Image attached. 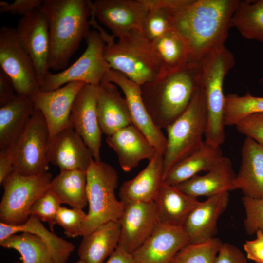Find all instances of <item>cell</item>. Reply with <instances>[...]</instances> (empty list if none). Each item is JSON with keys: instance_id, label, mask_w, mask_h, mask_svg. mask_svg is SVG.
Masks as SVG:
<instances>
[{"instance_id": "cell-5", "label": "cell", "mask_w": 263, "mask_h": 263, "mask_svg": "<svg viewBox=\"0 0 263 263\" xmlns=\"http://www.w3.org/2000/svg\"><path fill=\"white\" fill-rule=\"evenodd\" d=\"M234 64L233 54L225 46L212 52L201 63V85L207 114L205 141L214 146L220 147L225 139L223 83Z\"/></svg>"}, {"instance_id": "cell-11", "label": "cell", "mask_w": 263, "mask_h": 263, "mask_svg": "<svg viewBox=\"0 0 263 263\" xmlns=\"http://www.w3.org/2000/svg\"><path fill=\"white\" fill-rule=\"evenodd\" d=\"M0 66L17 94L32 96L40 90L33 63L20 45L15 28L2 26L0 29Z\"/></svg>"}, {"instance_id": "cell-9", "label": "cell", "mask_w": 263, "mask_h": 263, "mask_svg": "<svg viewBox=\"0 0 263 263\" xmlns=\"http://www.w3.org/2000/svg\"><path fill=\"white\" fill-rule=\"evenodd\" d=\"M86 48L72 65L56 73L48 71L40 90L49 92L68 83L81 81L99 85L111 67L104 57L105 42L97 30H90L85 38Z\"/></svg>"}, {"instance_id": "cell-2", "label": "cell", "mask_w": 263, "mask_h": 263, "mask_svg": "<svg viewBox=\"0 0 263 263\" xmlns=\"http://www.w3.org/2000/svg\"><path fill=\"white\" fill-rule=\"evenodd\" d=\"M201 63H188L140 86L144 104L157 128L166 130L184 112L201 85Z\"/></svg>"}, {"instance_id": "cell-22", "label": "cell", "mask_w": 263, "mask_h": 263, "mask_svg": "<svg viewBox=\"0 0 263 263\" xmlns=\"http://www.w3.org/2000/svg\"><path fill=\"white\" fill-rule=\"evenodd\" d=\"M135 177L123 183L118 196L125 205L154 202L164 182L163 155L157 153Z\"/></svg>"}, {"instance_id": "cell-38", "label": "cell", "mask_w": 263, "mask_h": 263, "mask_svg": "<svg viewBox=\"0 0 263 263\" xmlns=\"http://www.w3.org/2000/svg\"><path fill=\"white\" fill-rule=\"evenodd\" d=\"M61 204L56 196L49 188L33 204L29 211L30 216L35 215L40 221L46 222L53 232Z\"/></svg>"}, {"instance_id": "cell-43", "label": "cell", "mask_w": 263, "mask_h": 263, "mask_svg": "<svg viewBox=\"0 0 263 263\" xmlns=\"http://www.w3.org/2000/svg\"><path fill=\"white\" fill-rule=\"evenodd\" d=\"M247 259L237 247L228 243H223L214 263H247Z\"/></svg>"}, {"instance_id": "cell-24", "label": "cell", "mask_w": 263, "mask_h": 263, "mask_svg": "<svg viewBox=\"0 0 263 263\" xmlns=\"http://www.w3.org/2000/svg\"><path fill=\"white\" fill-rule=\"evenodd\" d=\"M234 187L244 196L263 198V146L249 137L245 138L242 145L241 165Z\"/></svg>"}, {"instance_id": "cell-29", "label": "cell", "mask_w": 263, "mask_h": 263, "mask_svg": "<svg viewBox=\"0 0 263 263\" xmlns=\"http://www.w3.org/2000/svg\"><path fill=\"white\" fill-rule=\"evenodd\" d=\"M223 156L220 147L205 141L200 149L174 165L166 174L164 182L170 185H177L201 171L210 170Z\"/></svg>"}, {"instance_id": "cell-41", "label": "cell", "mask_w": 263, "mask_h": 263, "mask_svg": "<svg viewBox=\"0 0 263 263\" xmlns=\"http://www.w3.org/2000/svg\"><path fill=\"white\" fill-rule=\"evenodd\" d=\"M235 127L246 137H249L263 146V113L249 115L239 121Z\"/></svg>"}, {"instance_id": "cell-36", "label": "cell", "mask_w": 263, "mask_h": 263, "mask_svg": "<svg viewBox=\"0 0 263 263\" xmlns=\"http://www.w3.org/2000/svg\"><path fill=\"white\" fill-rule=\"evenodd\" d=\"M223 244L216 237L201 243H189L176 254L173 263H214Z\"/></svg>"}, {"instance_id": "cell-47", "label": "cell", "mask_w": 263, "mask_h": 263, "mask_svg": "<svg viewBox=\"0 0 263 263\" xmlns=\"http://www.w3.org/2000/svg\"><path fill=\"white\" fill-rule=\"evenodd\" d=\"M105 263H136L132 254L118 246Z\"/></svg>"}, {"instance_id": "cell-45", "label": "cell", "mask_w": 263, "mask_h": 263, "mask_svg": "<svg viewBox=\"0 0 263 263\" xmlns=\"http://www.w3.org/2000/svg\"><path fill=\"white\" fill-rule=\"evenodd\" d=\"M243 247L248 259L256 263H263V241L262 240L256 237L253 240L246 241Z\"/></svg>"}, {"instance_id": "cell-16", "label": "cell", "mask_w": 263, "mask_h": 263, "mask_svg": "<svg viewBox=\"0 0 263 263\" xmlns=\"http://www.w3.org/2000/svg\"><path fill=\"white\" fill-rule=\"evenodd\" d=\"M85 84L81 81L71 82L53 91L39 90L32 96L35 108L41 112L47 123L50 142L61 131L70 127L73 103Z\"/></svg>"}, {"instance_id": "cell-49", "label": "cell", "mask_w": 263, "mask_h": 263, "mask_svg": "<svg viewBox=\"0 0 263 263\" xmlns=\"http://www.w3.org/2000/svg\"><path fill=\"white\" fill-rule=\"evenodd\" d=\"M75 263H84L82 261L79 259L77 262H76Z\"/></svg>"}, {"instance_id": "cell-27", "label": "cell", "mask_w": 263, "mask_h": 263, "mask_svg": "<svg viewBox=\"0 0 263 263\" xmlns=\"http://www.w3.org/2000/svg\"><path fill=\"white\" fill-rule=\"evenodd\" d=\"M199 202L175 186L163 182L154 201L158 223L182 226L192 209Z\"/></svg>"}, {"instance_id": "cell-46", "label": "cell", "mask_w": 263, "mask_h": 263, "mask_svg": "<svg viewBox=\"0 0 263 263\" xmlns=\"http://www.w3.org/2000/svg\"><path fill=\"white\" fill-rule=\"evenodd\" d=\"M14 171L13 160L10 148L0 150V184Z\"/></svg>"}, {"instance_id": "cell-14", "label": "cell", "mask_w": 263, "mask_h": 263, "mask_svg": "<svg viewBox=\"0 0 263 263\" xmlns=\"http://www.w3.org/2000/svg\"><path fill=\"white\" fill-rule=\"evenodd\" d=\"M115 84L123 92L131 114L132 124L139 129L155 148L164 155L167 148V138L162 130L153 123L143 102L140 86L122 74L111 69L102 83Z\"/></svg>"}, {"instance_id": "cell-33", "label": "cell", "mask_w": 263, "mask_h": 263, "mask_svg": "<svg viewBox=\"0 0 263 263\" xmlns=\"http://www.w3.org/2000/svg\"><path fill=\"white\" fill-rule=\"evenodd\" d=\"M0 245L18 251L21 256V263H56L45 242L38 236L29 232L12 234L0 242Z\"/></svg>"}, {"instance_id": "cell-19", "label": "cell", "mask_w": 263, "mask_h": 263, "mask_svg": "<svg viewBox=\"0 0 263 263\" xmlns=\"http://www.w3.org/2000/svg\"><path fill=\"white\" fill-rule=\"evenodd\" d=\"M229 200V192H225L198 202L182 226L190 244L203 243L215 237L218 220L226 209Z\"/></svg>"}, {"instance_id": "cell-28", "label": "cell", "mask_w": 263, "mask_h": 263, "mask_svg": "<svg viewBox=\"0 0 263 263\" xmlns=\"http://www.w3.org/2000/svg\"><path fill=\"white\" fill-rule=\"evenodd\" d=\"M119 221L102 224L83 237L78 248L79 259L84 263H104L118 246Z\"/></svg>"}, {"instance_id": "cell-31", "label": "cell", "mask_w": 263, "mask_h": 263, "mask_svg": "<svg viewBox=\"0 0 263 263\" xmlns=\"http://www.w3.org/2000/svg\"><path fill=\"white\" fill-rule=\"evenodd\" d=\"M49 189L61 204L68 205L72 208L83 210L88 204L87 171L60 170L51 180Z\"/></svg>"}, {"instance_id": "cell-25", "label": "cell", "mask_w": 263, "mask_h": 263, "mask_svg": "<svg viewBox=\"0 0 263 263\" xmlns=\"http://www.w3.org/2000/svg\"><path fill=\"white\" fill-rule=\"evenodd\" d=\"M236 174L229 158L223 156L205 174L194 176L175 186L186 194L195 198L211 197L235 190Z\"/></svg>"}, {"instance_id": "cell-15", "label": "cell", "mask_w": 263, "mask_h": 263, "mask_svg": "<svg viewBox=\"0 0 263 263\" xmlns=\"http://www.w3.org/2000/svg\"><path fill=\"white\" fill-rule=\"evenodd\" d=\"M92 14L119 38L134 30H142L148 8L143 0H96L92 2Z\"/></svg>"}, {"instance_id": "cell-10", "label": "cell", "mask_w": 263, "mask_h": 263, "mask_svg": "<svg viewBox=\"0 0 263 263\" xmlns=\"http://www.w3.org/2000/svg\"><path fill=\"white\" fill-rule=\"evenodd\" d=\"M50 134L45 119L36 109L24 131L9 148L13 160L14 172L25 176L48 172Z\"/></svg>"}, {"instance_id": "cell-20", "label": "cell", "mask_w": 263, "mask_h": 263, "mask_svg": "<svg viewBox=\"0 0 263 263\" xmlns=\"http://www.w3.org/2000/svg\"><path fill=\"white\" fill-rule=\"evenodd\" d=\"M48 158L60 170L84 171L94 159L82 138L71 127L61 131L50 142Z\"/></svg>"}, {"instance_id": "cell-34", "label": "cell", "mask_w": 263, "mask_h": 263, "mask_svg": "<svg viewBox=\"0 0 263 263\" xmlns=\"http://www.w3.org/2000/svg\"><path fill=\"white\" fill-rule=\"evenodd\" d=\"M231 23L244 38L263 43V0H240Z\"/></svg>"}, {"instance_id": "cell-48", "label": "cell", "mask_w": 263, "mask_h": 263, "mask_svg": "<svg viewBox=\"0 0 263 263\" xmlns=\"http://www.w3.org/2000/svg\"><path fill=\"white\" fill-rule=\"evenodd\" d=\"M256 237L263 241V231H258L256 233Z\"/></svg>"}, {"instance_id": "cell-26", "label": "cell", "mask_w": 263, "mask_h": 263, "mask_svg": "<svg viewBox=\"0 0 263 263\" xmlns=\"http://www.w3.org/2000/svg\"><path fill=\"white\" fill-rule=\"evenodd\" d=\"M36 108L31 96L16 94L0 107V150L11 148L26 129Z\"/></svg>"}, {"instance_id": "cell-12", "label": "cell", "mask_w": 263, "mask_h": 263, "mask_svg": "<svg viewBox=\"0 0 263 263\" xmlns=\"http://www.w3.org/2000/svg\"><path fill=\"white\" fill-rule=\"evenodd\" d=\"M15 30L20 45L32 60L40 87L49 69L50 46L46 16L39 8L22 17Z\"/></svg>"}, {"instance_id": "cell-1", "label": "cell", "mask_w": 263, "mask_h": 263, "mask_svg": "<svg viewBox=\"0 0 263 263\" xmlns=\"http://www.w3.org/2000/svg\"><path fill=\"white\" fill-rule=\"evenodd\" d=\"M239 2L187 0L182 6L171 10L173 29L188 46L189 63L201 64L213 52L225 46Z\"/></svg>"}, {"instance_id": "cell-21", "label": "cell", "mask_w": 263, "mask_h": 263, "mask_svg": "<svg viewBox=\"0 0 263 263\" xmlns=\"http://www.w3.org/2000/svg\"><path fill=\"white\" fill-rule=\"evenodd\" d=\"M106 142L116 153L119 164L125 172L137 167L143 160H150L158 153L143 133L132 124L107 136Z\"/></svg>"}, {"instance_id": "cell-7", "label": "cell", "mask_w": 263, "mask_h": 263, "mask_svg": "<svg viewBox=\"0 0 263 263\" xmlns=\"http://www.w3.org/2000/svg\"><path fill=\"white\" fill-rule=\"evenodd\" d=\"M118 182L116 170L110 164L93 159L87 170L89 211L83 236L103 224L119 221L125 205L115 194Z\"/></svg>"}, {"instance_id": "cell-39", "label": "cell", "mask_w": 263, "mask_h": 263, "mask_svg": "<svg viewBox=\"0 0 263 263\" xmlns=\"http://www.w3.org/2000/svg\"><path fill=\"white\" fill-rule=\"evenodd\" d=\"M87 216L83 210L61 207L56 218V224L63 228L64 234L68 237L83 236Z\"/></svg>"}, {"instance_id": "cell-4", "label": "cell", "mask_w": 263, "mask_h": 263, "mask_svg": "<svg viewBox=\"0 0 263 263\" xmlns=\"http://www.w3.org/2000/svg\"><path fill=\"white\" fill-rule=\"evenodd\" d=\"M94 28L104 41V57L112 69L140 86L159 75L161 70L160 59L152 42L142 30L131 31L115 41L98 23L94 25Z\"/></svg>"}, {"instance_id": "cell-18", "label": "cell", "mask_w": 263, "mask_h": 263, "mask_svg": "<svg viewBox=\"0 0 263 263\" xmlns=\"http://www.w3.org/2000/svg\"><path fill=\"white\" fill-rule=\"evenodd\" d=\"M119 223L118 246L132 254L150 236L158 223L154 201L126 205Z\"/></svg>"}, {"instance_id": "cell-8", "label": "cell", "mask_w": 263, "mask_h": 263, "mask_svg": "<svg viewBox=\"0 0 263 263\" xmlns=\"http://www.w3.org/2000/svg\"><path fill=\"white\" fill-rule=\"evenodd\" d=\"M52 179L48 171L32 176L13 171L1 184L4 193L0 204V222L14 225L25 223L32 206L49 188Z\"/></svg>"}, {"instance_id": "cell-37", "label": "cell", "mask_w": 263, "mask_h": 263, "mask_svg": "<svg viewBox=\"0 0 263 263\" xmlns=\"http://www.w3.org/2000/svg\"><path fill=\"white\" fill-rule=\"evenodd\" d=\"M148 9L142 31L152 42L173 30L171 14L173 9L160 6H152Z\"/></svg>"}, {"instance_id": "cell-3", "label": "cell", "mask_w": 263, "mask_h": 263, "mask_svg": "<svg viewBox=\"0 0 263 263\" xmlns=\"http://www.w3.org/2000/svg\"><path fill=\"white\" fill-rule=\"evenodd\" d=\"M91 6L89 0H43L40 9L48 21L49 69H66L71 56L90 31Z\"/></svg>"}, {"instance_id": "cell-13", "label": "cell", "mask_w": 263, "mask_h": 263, "mask_svg": "<svg viewBox=\"0 0 263 263\" xmlns=\"http://www.w3.org/2000/svg\"><path fill=\"white\" fill-rule=\"evenodd\" d=\"M99 85L83 86L75 99L70 116V126L82 138L97 161H101L102 133L97 113Z\"/></svg>"}, {"instance_id": "cell-23", "label": "cell", "mask_w": 263, "mask_h": 263, "mask_svg": "<svg viewBox=\"0 0 263 263\" xmlns=\"http://www.w3.org/2000/svg\"><path fill=\"white\" fill-rule=\"evenodd\" d=\"M97 113L102 132L107 136L132 124L126 100L121 95L117 86L113 83L100 84Z\"/></svg>"}, {"instance_id": "cell-40", "label": "cell", "mask_w": 263, "mask_h": 263, "mask_svg": "<svg viewBox=\"0 0 263 263\" xmlns=\"http://www.w3.org/2000/svg\"><path fill=\"white\" fill-rule=\"evenodd\" d=\"M242 203L245 217L244 221L245 230L249 235L263 231V198L254 199L244 196Z\"/></svg>"}, {"instance_id": "cell-35", "label": "cell", "mask_w": 263, "mask_h": 263, "mask_svg": "<svg viewBox=\"0 0 263 263\" xmlns=\"http://www.w3.org/2000/svg\"><path fill=\"white\" fill-rule=\"evenodd\" d=\"M260 113H263V96H256L249 92L243 95L230 94L225 96L224 111L225 126H235L244 118Z\"/></svg>"}, {"instance_id": "cell-32", "label": "cell", "mask_w": 263, "mask_h": 263, "mask_svg": "<svg viewBox=\"0 0 263 263\" xmlns=\"http://www.w3.org/2000/svg\"><path fill=\"white\" fill-rule=\"evenodd\" d=\"M152 43L161 64L158 76L179 70L189 63L188 46L175 30H172Z\"/></svg>"}, {"instance_id": "cell-44", "label": "cell", "mask_w": 263, "mask_h": 263, "mask_svg": "<svg viewBox=\"0 0 263 263\" xmlns=\"http://www.w3.org/2000/svg\"><path fill=\"white\" fill-rule=\"evenodd\" d=\"M16 94L12 80L0 68V107L12 100Z\"/></svg>"}, {"instance_id": "cell-6", "label": "cell", "mask_w": 263, "mask_h": 263, "mask_svg": "<svg viewBox=\"0 0 263 263\" xmlns=\"http://www.w3.org/2000/svg\"><path fill=\"white\" fill-rule=\"evenodd\" d=\"M207 120L205 94L200 85L186 110L166 129L167 144L163 156V179L174 165L203 145Z\"/></svg>"}, {"instance_id": "cell-42", "label": "cell", "mask_w": 263, "mask_h": 263, "mask_svg": "<svg viewBox=\"0 0 263 263\" xmlns=\"http://www.w3.org/2000/svg\"><path fill=\"white\" fill-rule=\"evenodd\" d=\"M43 0H16L12 3L0 1V12H9L22 17L39 8Z\"/></svg>"}, {"instance_id": "cell-30", "label": "cell", "mask_w": 263, "mask_h": 263, "mask_svg": "<svg viewBox=\"0 0 263 263\" xmlns=\"http://www.w3.org/2000/svg\"><path fill=\"white\" fill-rule=\"evenodd\" d=\"M29 232L41 238L50 249L56 263H66L71 254L75 250V246L49 231L35 215H30L24 224L14 225L0 222V242L8 236L21 232Z\"/></svg>"}, {"instance_id": "cell-17", "label": "cell", "mask_w": 263, "mask_h": 263, "mask_svg": "<svg viewBox=\"0 0 263 263\" xmlns=\"http://www.w3.org/2000/svg\"><path fill=\"white\" fill-rule=\"evenodd\" d=\"M189 243L182 226L158 223L150 236L132 255L136 263H173L176 254Z\"/></svg>"}, {"instance_id": "cell-50", "label": "cell", "mask_w": 263, "mask_h": 263, "mask_svg": "<svg viewBox=\"0 0 263 263\" xmlns=\"http://www.w3.org/2000/svg\"></svg>"}]
</instances>
